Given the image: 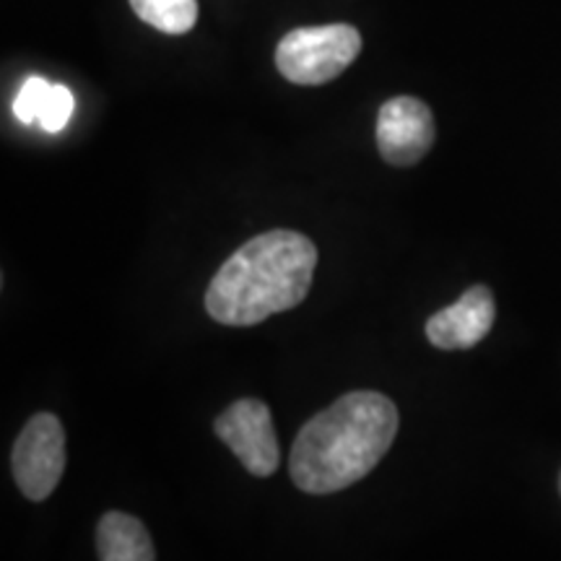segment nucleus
I'll return each mask as SVG.
<instances>
[{
    "mask_svg": "<svg viewBox=\"0 0 561 561\" xmlns=\"http://www.w3.org/2000/svg\"><path fill=\"white\" fill-rule=\"evenodd\" d=\"M434 115L416 96H392L377 115V149L392 167H413L434 146Z\"/></svg>",
    "mask_w": 561,
    "mask_h": 561,
    "instance_id": "obj_6",
    "label": "nucleus"
},
{
    "mask_svg": "<svg viewBox=\"0 0 561 561\" xmlns=\"http://www.w3.org/2000/svg\"><path fill=\"white\" fill-rule=\"evenodd\" d=\"M96 551L102 561H157L146 525L125 512H107L96 525Z\"/></svg>",
    "mask_w": 561,
    "mask_h": 561,
    "instance_id": "obj_8",
    "label": "nucleus"
},
{
    "mask_svg": "<svg viewBox=\"0 0 561 561\" xmlns=\"http://www.w3.org/2000/svg\"><path fill=\"white\" fill-rule=\"evenodd\" d=\"M130 9L164 34H187L198 21V0H130Z\"/></svg>",
    "mask_w": 561,
    "mask_h": 561,
    "instance_id": "obj_9",
    "label": "nucleus"
},
{
    "mask_svg": "<svg viewBox=\"0 0 561 561\" xmlns=\"http://www.w3.org/2000/svg\"><path fill=\"white\" fill-rule=\"evenodd\" d=\"M318 248L291 229H271L244 242L216 271L206 310L221 325H257L271 314L294 310L310 294Z\"/></svg>",
    "mask_w": 561,
    "mask_h": 561,
    "instance_id": "obj_2",
    "label": "nucleus"
},
{
    "mask_svg": "<svg viewBox=\"0 0 561 561\" xmlns=\"http://www.w3.org/2000/svg\"><path fill=\"white\" fill-rule=\"evenodd\" d=\"M214 432L252 476L268 479L278 471L280 453L268 405L257 398H240L214 421Z\"/></svg>",
    "mask_w": 561,
    "mask_h": 561,
    "instance_id": "obj_5",
    "label": "nucleus"
},
{
    "mask_svg": "<svg viewBox=\"0 0 561 561\" xmlns=\"http://www.w3.org/2000/svg\"><path fill=\"white\" fill-rule=\"evenodd\" d=\"M494 314V294L489 286L476 284L455 305L426 320V339L442 351L473 348L489 335Z\"/></svg>",
    "mask_w": 561,
    "mask_h": 561,
    "instance_id": "obj_7",
    "label": "nucleus"
},
{
    "mask_svg": "<svg viewBox=\"0 0 561 561\" xmlns=\"http://www.w3.org/2000/svg\"><path fill=\"white\" fill-rule=\"evenodd\" d=\"M559 491H561V476H559Z\"/></svg>",
    "mask_w": 561,
    "mask_h": 561,
    "instance_id": "obj_12",
    "label": "nucleus"
},
{
    "mask_svg": "<svg viewBox=\"0 0 561 561\" xmlns=\"http://www.w3.org/2000/svg\"><path fill=\"white\" fill-rule=\"evenodd\" d=\"M362 53V34L351 24L301 26L276 47V68L297 87H322L339 79Z\"/></svg>",
    "mask_w": 561,
    "mask_h": 561,
    "instance_id": "obj_3",
    "label": "nucleus"
},
{
    "mask_svg": "<svg viewBox=\"0 0 561 561\" xmlns=\"http://www.w3.org/2000/svg\"><path fill=\"white\" fill-rule=\"evenodd\" d=\"M73 110H76L73 91L62 87V83H53L50 96H47L45 110H42L39 115V125L47 133H60L70 123V117H73Z\"/></svg>",
    "mask_w": 561,
    "mask_h": 561,
    "instance_id": "obj_11",
    "label": "nucleus"
},
{
    "mask_svg": "<svg viewBox=\"0 0 561 561\" xmlns=\"http://www.w3.org/2000/svg\"><path fill=\"white\" fill-rule=\"evenodd\" d=\"M11 468L26 500L42 502L53 494L66 471V432L58 416L37 413L26 421L13 445Z\"/></svg>",
    "mask_w": 561,
    "mask_h": 561,
    "instance_id": "obj_4",
    "label": "nucleus"
},
{
    "mask_svg": "<svg viewBox=\"0 0 561 561\" xmlns=\"http://www.w3.org/2000/svg\"><path fill=\"white\" fill-rule=\"evenodd\" d=\"M50 91H53V83L39 79V76L26 79L24 87L19 89L16 100H13V115H16V121L24 125L39 123V115L42 110H45Z\"/></svg>",
    "mask_w": 561,
    "mask_h": 561,
    "instance_id": "obj_10",
    "label": "nucleus"
},
{
    "mask_svg": "<svg viewBox=\"0 0 561 561\" xmlns=\"http://www.w3.org/2000/svg\"><path fill=\"white\" fill-rule=\"evenodd\" d=\"M401 416L382 392L341 396L301 426L291 447L289 473L307 494H333L362 481L396 442Z\"/></svg>",
    "mask_w": 561,
    "mask_h": 561,
    "instance_id": "obj_1",
    "label": "nucleus"
}]
</instances>
